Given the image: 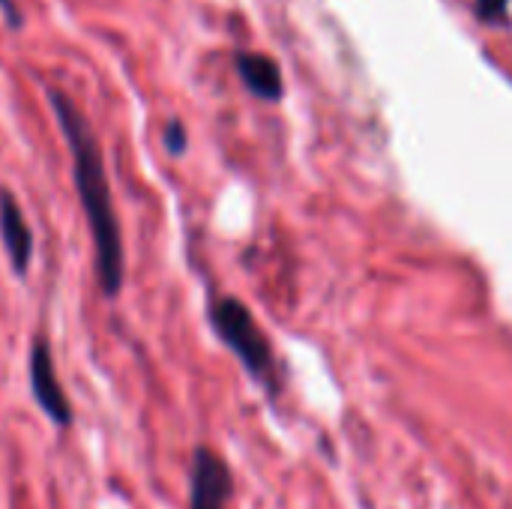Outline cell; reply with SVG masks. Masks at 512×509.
Masks as SVG:
<instances>
[{
	"label": "cell",
	"instance_id": "6da1fadb",
	"mask_svg": "<svg viewBox=\"0 0 512 509\" xmlns=\"http://www.w3.org/2000/svg\"><path fill=\"white\" fill-rule=\"evenodd\" d=\"M48 99H51V108L57 114L60 132L69 144L72 180H75L78 201L84 207V216H87V225L93 234L99 285H102L105 297H117L123 291L126 255H123L120 222H117V213L111 204V189H108V174H105L99 138L69 96H63L60 90H48Z\"/></svg>",
	"mask_w": 512,
	"mask_h": 509
},
{
	"label": "cell",
	"instance_id": "7a4b0ae2",
	"mask_svg": "<svg viewBox=\"0 0 512 509\" xmlns=\"http://www.w3.org/2000/svg\"><path fill=\"white\" fill-rule=\"evenodd\" d=\"M210 321H213L219 339L249 369V375H255L258 381H270V372H273V348H270L267 336L261 333V327L255 324L252 312L240 300L225 297V300H219L210 309Z\"/></svg>",
	"mask_w": 512,
	"mask_h": 509
},
{
	"label": "cell",
	"instance_id": "3957f363",
	"mask_svg": "<svg viewBox=\"0 0 512 509\" xmlns=\"http://www.w3.org/2000/svg\"><path fill=\"white\" fill-rule=\"evenodd\" d=\"M234 501V477L222 456L210 447H198L192 453L189 471V509H231Z\"/></svg>",
	"mask_w": 512,
	"mask_h": 509
},
{
	"label": "cell",
	"instance_id": "277c9868",
	"mask_svg": "<svg viewBox=\"0 0 512 509\" xmlns=\"http://www.w3.org/2000/svg\"><path fill=\"white\" fill-rule=\"evenodd\" d=\"M30 393L36 399V405L42 408V414L66 429L72 426V405L57 381V369H54V357H51V345L45 336H39L33 342V351H30Z\"/></svg>",
	"mask_w": 512,
	"mask_h": 509
},
{
	"label": "cell",
	"instance_id": "5b68a950",
	"mask_svg": "<svg viewBox=\"0 0 512 509\" xmlns=\"http://www.w3.org/2000/svg\"><path fill=\"white\" fill-rule=\"evenodd\" d=\"M0 237L15 276H24L33 258V231L9 189H0Z\"/></svg>",
	"mask_w": 512,
	"mask_h": 509
},
{
	"label": "cell",
	"instance_id": "8992f818",
	"mask_svg": "<svg viewBox=\"0 0 512 509\" xmlns=\"http://www.w3.org/2000/svg\"><path fill=\"white\" fill-rule=\"evenodd\" d=\"M237 69L246 87L261 99H279L282 96V75L279 66L264 54H237Z\"/></svg>",
	"mask_w": 512,
	"mask_h": 509
},
{
	"label": "cell",
	"instance_id": "52a82bcc",
	"mask_svg": "<svg viewBox=\"0 0 512 509\" xmlns=\"http://www.w3.org/2000/svg\"><path fill=\"white\" fill-rule=\"evenodd\" d=\"M186 144H189V135H186V129H183V123H180V120H171V123L165 126V147H168V153L180 156V153L186 150Z\"/></svg>",
	"mask_w": 512,
	"mask_h": 509
},
{
	"label": "cell",
	"instance_id": "ba28073f",
	"mask_svg": "<svg viewBox=\"0 0 512 509\" xmlns=\"http://www.w3.org/2000/svg\"><path fill=\"white\" fill-rule=\"evenodd\" d=\"M0 12H3V18H6V24H9L12 30H21L24 15H21V9H18L12 0H0Z\"/></svg>",
	"mask_w": 512,
	"mask_h": 509
}]
</instances>
